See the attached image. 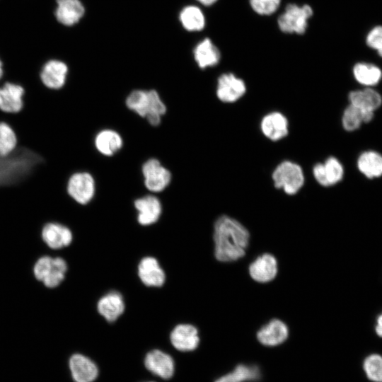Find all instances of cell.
Wrapping results in <instances>:
<instances>
[{"instance_id": "cell-1", "label": "cell", "mask_w": 382, "mask_h": 382, "mask_svg": "<svg viewBox=\"0 0 382 382\" xmlns=\"http://www.w3.org/2000/svg\"><path fill=\"white\" fill-rule=\"evenodd\" d=\"M249 238L248 231L239 221L221 216L214 226L215 257L224 262L238 260L245 255Z\"/></svg>"}, {"instance_id": "cell-2", "label": "cell", "mask_w": 382, "mask_h": 382, "mask_svg": "<svg viewBox=\"0 0 382 382\" xmlns=\"http://www.w3.org/2000/svg\"><path fill=\"white\" fill-rule=\"evenodd\" d=\"M129 109L141 117H146L153 126L161 122V116L166 112V107L155 90L132 91L126 99Z\"/></svg>"}, {"instance_id": "cell-3", "label": "cell", "mask_w": 382, "mask_h": 382, "mask_svg": "<svg viewBox=\"0 0 382 382\" xmlns=\"http://www.w3.org/2000/svg\"><path fill=\"white\" fill-rule=\"evenodd\" d=\"M272 178L275 187L290 195L297 193L305 181L301 167L290 161L280 163L274 170Z\"/></svg>"}, {"instance_id": "cell-4", "label": "cell", "mask_w": 382, "mask_h": 382, "mask_svg": "<svg viewBox=\"0 0 382 382\" xmlns=\"http://www.w3.org/2000/svg\"><path fill=\"white\" fill-rule=\"evenodd\" d=\"M313 13L312 8L308 4H289L277 19L279 28L285 33L302 35L307 29L308 21Z\"/></svg>"}, {"instance_id": "cell-5", "label": "cell", "mask_w": 382, "mask_h": 382, "mask_svg": "<svg viewBox=\"0 0 382 382\" xmlns=\"http://www.w3.org/2000/svg\"><path fill=\"white\" fill-rule=\"evenodd\" d=\"M66 270L67 264L64 259L49 256L40 258L34 267L35 277L49 288L57 286L64 279Z\"/></svg>"}, {"instance_id": "cell-6", "label": "cell", "mask_w": 382, "mask_h": 382, "mask_svg": "<svg viewBox=\"0 0 382 382\" xmlns=\"http://www.w3.org/2000/svg\"><path fill=\"white\" fill-rule=\"evenodd\" d=\"M66 190L69 197L77 203L86 204L95 194V181L86 172L73 173L68 178Z\"/></svg>"}, {"instance_id": "cell-7", "label": "cell", "mask_w": 382, "mask_h": 382, "mask_svg": "<svg viewBox=\"0 0 382 382\" xmlns=\"http://www.w3.org/2000/svg\"><path fill=\"white\" fill-rule=\"evenodd\" d=\"M146 187L154 192L163 191L170 183L171 174L156 158H150L142 166Z\"/></svg>"}, {"instance_id": "cell-8", "label": "cell", "mask_w": 382, "mask_h": 382, "mask_svg": "<svg viewBox=\"0 0 382 382\" xmlns=\"http://www.w3.org/2000/svg\"><path fill=\"white\" fill-rule=\"evenodd\" d=\"M69 69L67 65L58 59H50L41 67L39 76L42 84L52 90H59L66 83Z\"/></svg>"}, {"instance_id": "cell-9", "label": "cell", "mask_w": 382, "mask_h": 382, "mask_svg": "<svg viewBox=\"0 0 382 382\" xmlns=\"http://www.w3.org/2000/svg\"><path fill=\"white\" fill-rule=\"evenodd\" d=\"M245 91L244 81L232 73H224L218 79L216 93L217 98L224 103L238 100Z\"/></svg>"}, {"instance_id": "cell-10", "label": "cell", "mask_w": 382, "mask_h": 382, "mask_svg": "<svg viewBox=\"0 0 382 382\" xmlns=\"http://www.w3.org/2000/svg\"><path fill=\"white\" fill-rule=\"evenodd\" d=\"M24 88L18 84L6 81L0 86V110L6 113H18L23 107Z\"/></svg>"}, {"instance_id": "cell-11", "label": "cell", "mask_w": 382, "mask_h": 382, "mask_svg": "<svg viewBox=\"0 0 382 382\" xmlns=\"http://www.w3.org/2000/svg\"><path fill=\"white\" fill-rule=\"evenodd\" d=\"M313 174L320 185L329 187L342 179L344 168L336 158L329 157L324 163H318L313 166Z\"/></svg>"}, {"instance_id": "cell-12", "label": "cell", "mask_w": 382, "mask_h": 382, "mask_svg": "<svg viewBox=\"0 0 382 382\" xmlns=\"http://www.w3.org/2000/svg\"><path fill=\"white\" fill-rule=\"evenodd\" d=\"M170 339L173 346L182 352L195 349L199 342L197 328L187 323L176 325L170 333Z\"/></svg>"}, {"instance_id": "cell-13", "label": "cell", "mask_w": 382, "mask_h": 382, "mask_svg": "<svg viewBox=\"0 0 382 382\" xmlns=\"http://www.w3.org/2000/svg\"><path fill=\"white\" fill-rule=\"evenodd\" d=\"M277 270V261L272 255L269 253L257 257L249 266L250 277L260 283L269 282L274 279Z\"/></svg>"}, {"instance_id": "cell-14", "label": "cell", "mask_w": 382, "mask_h": 382, "mask_svg": "<svg viewBox=\"0 0 382 382\" xmlns=\"http://www.w3.org/2000/svg\"><path fill=\"white\" fill-rule=\"evenodd\" d=\"M262 134L272 141H279L289 132V122L281 112H272L265 115L260 122Z\"/></svg>"}, {"instance_id": "cell-15", "label": "cell", "mask_w": 382, "mask_h": 382, "mask_svg": "<svg viewBox=\"0 0 382 382\" xmlns=\"http://www.w3.org/2000/svg\"><path fill=\"white\" fill-rule=\"evenodd\" d=\"M138 276L147 286L159 287L163 285L166 275L158 260L153 257L142 258L138 265Z\"/></svg>"}, {"instance_id": "cell-16", "label": "cell", "mask_w": 382, "mask_h": 382, "mask_svg": "<svg viewBox=\"0 0 382 382\" xmlns=\"http://www.w3.org/2000/svg\"><path fill=\"white\" fill-rule=\"evenodd\" d=\"M146 368L151 373L168 379L174 374L175 365L172 357L158 349L149 352L144 359Z\"/></svg>"}, {"instance_id": "cell-17", "label": "cell", "mask_w": 382, "mask_h": 382, "mask_svg": "<svg viewBox=\"0 0 382 382\" xmlns=\"http://www.w3.org/2000/svg\"><path fill=\"white\" fill-rule=\"evenodd\" d=\"M69 369L75 382H93L98 376L96 364L87 357L75 354L69 359Z\"/></svg>"}, {"instance_id": "cell-18", "label": "cell", "mask_w": 382, "mask_h": 382, "mask_svg": "<svg viewBox=\"0 0 382 382\" xmlns=\"http://www.w3.org/2000/svg\"><path fill=\"white\" fill-rule=\"evenodd\" d=\"M125 304L120 293L111 291L98 301V313L108 322H115L125 311Z\"/></svg>"}, {"instance_id": "cell-19", "label": "cell", "mask_w": 382, "mask_h": 382, "mask_svg": "<svg viewBox=\"0 0 382 382\" xmlns=\"http://www.w3.org/2000/svg\"><path fill=\"white\" fill-rule=\"evenodd\" d=\"M134 207L138 212L137 221L142 226L156 222L161 214L159 199L153 195H146L135 200Z\"/></svg>"}, {"instance_id": "cell-20", "label": "cell", "mask_w": 382, "mask_h": 382, "mask_svg": "<svg viewBox=\"0 0 382 382\" xmlns=\"http://www.w3.org/2000/svg\"><path fill=\"white\" fill-rule=\"evenodd\" d=\"M288 335L287 325L279 319H273L259 330L257 338L262 345L272 347L283 343Z\"/></svg>"}, {"instance_id": "cell-21", "label": "cell", "mask_w": 382, "mask_h": 382, "mask_svg": "<svg viewBox=\"0 0 382 382\" xmlns=\"http://www.w3.org/2000/svg\"><path fill=\"white\" fill-rule=\"evenodd\" d=\"M42 236L47 245L52 249L68 246L73 238L71 231L67 227L57 223L46 224L42 229Z\"/></svg>"}, {"instance_id": "cell-22", "label": "cell", "mask_w": 382, "mask_h": 382, "mask_svg": "<svg viewBox=\"0 0 382 382\" xmlns=\"http://www.w3.org/2000/svg\"><path fill=\"white\" fill-rule=\"evenodd\" d=\"M57 3L55 16L63 25L76 23L84 13L83 6L79 0H57Z\"/></svg>"}, {"instance_id": "cell-23", "label": "cell", "mask_w": 382, "mask_h": 382, "mask_svg": "<svg viewBox=\"0 0 382 382\" xmlns=\"http://www.w3.org/2000/svg\"><path fill=\"white\" fill-rule=\"evenodd\" d=\"M194 57L201 69L216 65L221 59V53L209 38H205L197 44L194 50Z\"/></svg>"}, {"instance_id": "cell-24", "label": "cell", "mask_w": 382, "mask_h": 382, "mask_svg": "<svg viewBox=\"0 0 382 382\" xmlns=\"http://www.w3.org/2000/svg\"><path fill=\"white\" fill-rule=\"evenodd\" d=\"M95 146L97 150L105 156H112L122 146V139L115 131L104 129L96 137Z\"/></svg>"}, {"instance_id": "cell-25", "label": "cell", "mask_w": 382, "mask_h": 382, "mask_svg": "<svg viewBox=\"0 0 382 382\" xmlns=\"http://www.w3.org/2000/svg\"><path fill=\"white\" fill-rule=\"evenodd\" d=\"M349 99L350 104L372 112L378 108L382 103L380 94L371 88L352 91Z\"/></svg>"}, {"instance_id": "cell-26", "label": "cell", "mask_w": 382, "mask_h": 382, "mask_svg": "<svg viewBox=\"0 0 382 382\" xmlns=\"http://www.w3.org/2000/svg\"><path fill=\"white\" fill-rule=\"evenodd\" d=\"M373 117L374 112L350 104L344 111L342 126L347 131H354L357 129L362 122H369Z\"/></svg>"}, {"instance_id": "cell-27", "label": "cell", "mask_w": 382, "mask_h": 382, "mask_svg": "<svg viewBox=\"0 0 382 382\" xmlns=\"http://www.w3.org/2000/svg\"><path fill=\"white\" fill-rule=\"evenodd\" d=\"M359 170L367 178H374L382 175V156L375 151H366L357 161Z\"/></svg>"}, {"instance_id": "cell-28", "label": "cell", "mask_w": 382, "mask_h": 382, "mask_svg": "<svg viewBox=\"0 0 382 382\" xmlns=\"http://www.w3.org/2000/svg\"><path fill=\"white\" fill-rule=\"evenodd\" d=\"M353 74L359 83L365 86L377 84L382 76V72L378 66L363 62L357 63L354 66Z\"/></svg>"}, {"instance_id": "cell-29", "label": "cell", "mask_w": 382, "mask_h": 382, "mask_svg": "<svg viewBox=\"0 0 382 382\" xmlns=\"http://www.w3.org/2000/svg\"><path fill=\"white\" fill-rule=\"evenodd\" d=\"M180 21L183 27L190 31H199L204 28L205 18L202 10L195 6L184 8L180 12Z\"/></svg>"}, {"instance_id": "cell-30", "label": "cell", "mask_w": 382, "mask_h": 382, "mask_svg": "<svg viewBox=\"0 0 382 382\" xmlns=\"http://www.w3.org/2000/svg\"><path fill=\"white\" fill-rule=\"evenodd\" d=\"M260 371L255 366H246L241 364L235 369L219 379L215 382H245L259 378Z\"/></svg>"}, {"instance_id": "cell-31", "label": "cell", "mask_w": 382, "mask_h": 382, "mask_svg": "<svg viewBox=\"0 0 382 382\" xmlns=\"http://www.w3.org/2000/svg\"><path fill=\"white\" fill-rule=\"evenodd\" d=\"M18 139L13 128L5 122H0V156L10 155L17 147Z\"/></svg>"}, {"instance_id": "cell-32", "label": "cell", "mask_w": 382, "mask_h": 382, "mask_svg": "<svg viewBox=\"0 0 382 382\" xmlns=\"http://www.w3.org/2000/svg\"><path fill=\"white\" fill-rule=\"evenodd\" d=\"M364 370L367 377L374 382H382V356L371 354L364 361Z\"/></svg>"}, {"instance_id": "cell-33", "label": "cell", "mask_w": 382, "mask_h": 382, "mask_svg": "<svg viewBox=\"0 0 382 382\" xmlns=\"http://www.w3.org/2000/svg\"><path fill=\"white\" fill-rule=\"evenodd\" d=\"M252 9L259 15L270 16L279 7L281 0H250Z\"/></svg>"}, {"instance_id": "cell-34", "label": "cell", "mask_w": 382, "mask_h": 382, "mask_svg": "<svg viewBox=\"0 0 382 382\" xmlns=\"http://www.w3.org/2000/svg\"><path fill=\"white\" fill-rule=\"evenodd\" d=\"M366 44L371 48L376 50L382 57V26L378 25L372 28L366 36Z\"/></svg>"}, {"instance_id": "cell-35", "label": "cell", "mask_w": 382, "mask_h": 382, "mask_svg": "<svg viewBox=\"0 0 382 382\" xmlns=\"http://www.w3.org/2000/svg\"><path fill=\"white\" fill-rule=\"evenodd\" d=\"M376 332L378 336L382 337V314H381L377 318Z\"/></svg>"}, {"instance_id": "cell-36", "label": "cell", "mask_w": 382, "mask_h": 382, "mask_svg": "<svg viewBox=\"0 0 382 382\" xmlns=\"http://www.w3.org/2000/svg\"><path fill=\"white\" fill-rule=\"evenodd\" d=\"M197 1L204 6H211L217 1V0H197Z\"/></svg>"}, {"instance_id": "cell-37", "label": "cell", "mask_w": 382, "mask_h": 382, "mask_svg": "<svg viewBox=\"0 0 382 382\" xmlns=\"http://www.w3.org/2000/svg\"><path fill=\"white\" fill-rule=\"evenodd\" d=\"M4 76V63L2 60L0 59V80Z\"/></svg>"}]
</instances>
